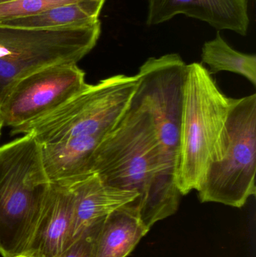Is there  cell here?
<instances>
[{
	"label": "cell",
	"mask_w": 256,
	"mask_h": 257,
	"mask_svg": "<svg viewBox=\"0 0 256 257\" xmlns=\"http://www.w3.org/2000/svg\"><path fill=\"white\" fill-rule=\"evenodd\" d=\"M92 172L107 185L133 191L149 229L178 209L180 195L168 169L153 119L135 96L115 127L93 152Z\"/></svg>",
	"instance_id": "obj_1"
},
{
	"label": "cell",
	"mask_w": 256,
	"mask_h": 257,
	"mask_svg": "<svg viewBox=\"0 0 256 257\" xmlns=\"http://www.w3.org/2000/svg\"><path fill=\"white\" fill-rule=\"evenodd\" d=\"M233 101L221 91L202 63L187 65L175 176L182 196L198 190L210 165L223 157Z\"/></svg>",
	"instance_id": "obj_2"
},
{
	"label": "cell",
	"mask_w": 256,
	"mask_h": 257,
	"mask_svg": "<svg viewBox=\"0 0 256 257\" xmlns=\"http://www.w3.org/2000/svg\"><path fill=\"white\" fill-rule=\"evenodd\" d=\"M51 183L40 145L24 134L0 146V253L24 256Z\"/></svg>",
	"instance_id": "obj_3"
},
{
	"label": "cell",
	"mask_w": 256,
	"mask_h": 257,
	"mask_svg": "<svg viewBox=\"0 0 256 257\" xmlns=\"http://www.w3.org/2000/svg\"><path fill=\"white\" fill-rule=\"evenodd\" d=\"M134 76L117 75L87 84L78 94L49 114L15 128L31 134L39 145L77 136H105L121 120L136 90Z\"/></svg>",
	"instance_id": "obj_4"
},
{
	"label": "cell",
	"mask_w": 256,
	"mask_h": 257,
	"mask_svg": "<svg viewBox=\"0 0 256 257\" xmlns=\"http://www.w3.org/2000/svg\"><path fill=\"white\" fill-rule=\"evenodd\" d=\"M100 34L99 20L54 29L0 25V102L17 81L33 72L77 64L96 46Z\"/></svg>",
	"instance_id": "obj_5"
},
{
	"label": "cell",
	"mask_w": 256,
	"mask_h": 257,
	"mask_svg": "<svg viewBox=\"0 0 256 257\" xmlns=\"http://www.w3.org/2000/svg\"><path fill=\"white\" fill-rule=\"evenodd\" d=\"M226 127L228 142L225 154L210 165L197 191L202 203L242 208L256 193L255 93L234 99Z\"/></svg>",
	"instance_id": "obj_6"
},
{
	"label": "cell",
	"mask_w": 256,
	"mask_h": 257,
	"mask_svg": "<svg viewBox=\"0 0 256 257\" xmlns=\"http://www.w3.org/2000/svg\"><path fill=\"white\" fill-rule=\"evenodd\" d=\"M186 67L177 54L147 59L135 75L134 96L151 115L169 170L176 176Z\"/></svg>",
	"instance_id": "obj_7"
},
{
	"label": "cell",
	"mask_w": 256,
	"mask_h": 257,
	"mask_svg": "<svg viewBox=\"0 0 256 257\" xmlns=\"http://www.w3.org/2000/svg\"><path fill=\"white\" fill-rule=\"evenodd\" d=\"M87 84L85 73L77 64L55 65L24 77L0 102L3 127H19L49 114Z\"/></svg>",
	"instance_id": "obj_8"
},
{
	"label": "cell",
	"mask_w": 256,
	"mask_h": 257,
	"mask_svg": "<svg viewBox=\"0 0 256 257\" xmlns=\"http://www.w3.org/2000/svg\"><path fill=\"white\" fill-rule=\"evenodd\" d=\"M177 15L204 21L218 30L247 34L248 0H149L147 25L163 24Z\"/></svg>",
	"instance_id": "obj_9"
},
{
	"label": "cell",
	"mask_w": 256,
	"mask_h": 257,
	"mask_svg": "<svg viewBox=\"0 0 256 257\" xmlns=\"http://www.w3.org/2000/svg\"><path fill=\"white\" fill-rule=\"evenodd\" d=\"M73 202L69 187L51 184L24 256L58 257L72 244Z\"/></svg>",
	"instance_id": "obj_10"
},
{
	"label": "cell",
	"mask_w": 256,
	"mask_h": 257,
	"mask_svg": "<svg viewBox=\"0 0 256 257\" xmlns=\"http://www.w3.org/2000/svg\"><path fill=\"white\" fill-rule=\"evenodd\" d=\"M74 196L72 244L90 226L102 221L117 208L138 199L135 192L107 185L95 175L67 186Z\"/></svg>",
	"instance_id": "obj_11"
},
{
	"label": "cell",
	"mask_w": 256,
	"mask_h": 257,
	"mask_svg": "<svg viewBox=\"0 0 256 257\" xmlns=\"http://www.w3.org/2000/svg\"><path fill=\"white\" fill-rule=\"evenodd\" d=\"M105 136H77L40 145L50 183L69 186L93 174V152Z\"/></svg>",
	"instance_id": "obj_12"
},
{
	"label": "cell",
	"mask_w": 256,
	"mask_h": 257,
	"mask_svg": "<svg viewBox=\"0 0 256 257\" xmlns=\"http://www.w3.org/2000/svg\"><path fill=\"white\" fill-rule=\"evenodd\" d=\"M137 199L107 216L92 257H126L149 232L140 218Z\"/></svg>",
	"instance_id": "obj_13"
},
{
	"label": "cell",
	"mask_w": 256,
	"mask_h": 257,
	"mask_svg": "<svg viewBox=\"0 0 256 257\" xmlns=\"http://www.w3.org/2000/svg\"><path fill=\"white\" fill-rule=\"evenodd\" d=\"M106 0H81L53 8L33 16L0 22V25L28 29H54L82 26L99 21Z\"/></svg>",
	"instance_id": "obj_14"
},
{
	"label": "cell",
	"mask_w": 256,
	"mask_h": 257,
	"mask_svg": "<svg viewBox=\"0 0 256 257\" xmlns=\"http://www.w3.org/2000/svg\"><path fill=\"white\" fill-rule=\"evenodd\" d=\"M201 63L209 66L210 75L229 72L242 75L256 86V56L246 54L231 48L219 34L205 42L201 50Z\"/></svg>",
	"instance_id": "obj_15"
},
{
	"label": "cell",
	"mask_w": 256,
	"mask_h": 257,
	"mask_svg": "<svg viewBox=\"0 0 256 257\" xmlns=\"http://www.w3.org/2000/svg\"><path fill=\"white\" fill-rule=\"evenodd\" d=\"M81 0H19L0 4V22L33 16L53 8Z\"/></svg>",
	"instance_id": "obj_16"
},
{
	"label": "cell",
	"mask_w": 256,
	"mask_h": 257,
	"mask_svg": "<svg viewBox=\"0 0 256 257\" xmlns=\"http://www.w3.org/2000/svg\"><path fill=\"white\" fill-rule=\"evenodd\" d=\"M104 220L86 229L79 238L58 257H92L93 246Z\"/></svg>",
	"instance_id": "obj_17"
},
{
	"label": "cell",
	"mask_w": 256,
	"mask_h": 257,
	"mask_svg": "<svg viewBox=\"0 0 256 257\" xmlns=\"http://www.w3.org/2000/svg\"><path fill=\"white\" fill-rule=\"evenodd\" d=\"M19 1V0H0V4H4V3H12V2Z\"/></svg>",
	"instance_id": "obj_18"
},
{
	"label": "cell",
	"mask_w": 256,
	"mask_h": 257,
	"mask_svg": "<svg viewBox=\"0 0 256 257\" xmlns=\"http://www.w3.org/2000/svg\"><path fill=\"white\" fill-rule=\"evenodd\" d=\"M3 123H2L1 116H0V135H1L2 128H3Z\"/></svg>",
	"instance_id": "obj_19"
},
{
	"label": "cell",
	"mask_w": 256,
	"mask_h": 257,
	"mask_svg": "<svg viewBox=\"0 0 256 257\" xmlns=\"http://www.w3.org/2000/svg\"><path fill=\"white\" fill-rule=\"evenodd\" d=\"M20 257H28V256H20Z\"/></svg>",
	"instance_id": "obj_20"
}]
</instances>
